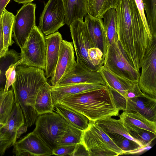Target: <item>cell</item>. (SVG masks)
I'll list each match as a JSON object with an SVG mask.
<instances>
[{"label":"cell","instance_id":"46","mask_svg":"<svg viewBox=\"0 0 156 156\" xmlns=\"http://www.w3.org/2000/svg\"><path fill=\"white\" fill-rule=\"evenodd\" d=\"M35 0H14V1L19 4H25L31 2Z\"/></svg>","mask_w":156,"mask_h":156},{"label":"cell","instance_id":"6","mask_svg":"<svg viewBox=\"0 0 156 156\" xmlns=\"http://www.w3.org/2000/svg\"><path fill=\"white\" fill-rule=\"evenodd\" d=\"M138 83L143 93L156 99V35L152 36L140 65Z\"/></svg>","mask_w":156,"mask_h":156},{"label":"cell","instance_id":"22","mask_svg":"<svg viewBox=\"0 0 156 156\" xmlns=\"http://www.w3.org/2000/svg\"><path fill=\"white\" fill-rule=\"evenodd\" d=\"M66 14V24L69 27L75 20L88 14L86 0H62Z\"/></svg>","mask_w":156,"mask_h":156},{"label":"cell","instance_id":"1","mask_svg":"<svg viewBox=\"0 0 156 156\" xmlns=\"http://www.w3.org/2000/svg\"><path fill=\"white\" fill-rule=\"evenodd\" d=\"M115 9L118 42L129 62L140 71L152 36L145 27L134 0H120Z\"/></svg>","mask_w":156,"mask_h":156},{"label":"cell","instance_id":"17","mask_svg":"<svg viewBox=\"0 0 156 156\" xmlns=\"http://www.w3.org/2000/svg\"><path fill=\"white\" fill-rule=\"evenodd\" d=\"M123 112H138L148 119L156 122V99L147 96L127 99Z\"/></svg>","mask_w":156,"mask_h":156},{"label":"cell","instance_id":"5","mask_svg":"<svg viewBox=\"0 0 156 156\" xmlns=\"http://www.w3.org/2000/svg\"><path fill=\"white\" fill-rule=\"evenodd\" d=\"M20 49V65L37 67L44 70L46 59L45 37L36 25Z\"/></svg>","mask_w":156,"mask_h":156},{"label":"cell","instance_id":"25","mask_svg":"<svg viewBox=\"0 0 156 156\" xmlns=\"http://www.w3.org/2000/svg\"><path fill=\"white\" fill-rule=\"evenodd\" d=\"M119 118L123 124L133 125L156 134V122L148 119L138 112H123Z\"/></svg>","mask_w":156,"mask_h":156},{"label":"cell","instance_id":"24","mask_svg":"<svg viewBox=\"0 0 156 156\" xmlns=\"http://www.w3.org/2000/svg\"><path fill=\"white\" fill-rule=\"evenodd\" d=\"M51 86L47 82L40 88L37 95L35 109L38 115L53 112L54 108L50 88Z\"/></svg>","mask_w":156,"mask_h":156},{"label":"cell","instance_id":"30","mask_svg":"<svg viewBox=\"0 0 156 156\" xmlns=\"http://www.w3.org/2000/svg\"><path fill=\"white\" fill-rule=\"evenodd\" d=\"M20 55L15 50L10 49L0 57V91L4 90L5 87L6 71L11 64L20 59Z\"/></svg>","mask_w":156,"mask_h":156},{"label":"cell","instance_id":"7","mask_svg":"<svg viewBox=\"0 0 156 156\" xmlns=\"http://www.w3.org/2000/svg\"><path fill=\"white\" fill-rule=\"evenodd\" d=\"M77 62L90 70L98 71L89 60L88 51L94 47L88 29L83 19L74 20L69 26Z\"/></svg>","mask_w":156,"mask_h":156},{"label":"cell","instance_id":"14","mask_svg":"<svg viewBox=\"0 0 156 156\" xmlns=\"http://www.w3.org/2000/svg\"><path fill=\"white\" fill-rule=\"evenodd\" d=\"M106 86L94 83H75L61 86H51L50 90L54 105L70 96L102 88Z\"/></svg>","mask_w":156,"mask_h":156},{"label":"cell","instance_id":"16","mask_svg":"<svg viewBox=\"0 0 156 156\" xmlns=\"http://www.w3.org/2000/svg\"><path fill=\"white\" fill-rule=\"evenodd\" d=\"M81 143L88 151L89 156H113L118 154L88 126L83 131Z\"/></svg>","mask_w":156,"mask_h":156},{"label":"cell","instance_id":"40","mask_svg":"<svg viewBox=\"0 0 156 156\" xmlns=\"http://www.w3.org/2000/svg\"><path fill=\"white\" fill-rule=\"evenodd\" d=\"M147 96L141 91L138 83H135L131 87L127 92L125 99L131 98L136 97Z\"/></svg>","mask_w":156,"mask_h":156},{"label":"cell","instance_id":"27","mask_svg":"<svg viewBox=\"0 0 156 156\" xmlns=\"http://www.w3.org/2000/svg\"><path fill=\"white\" fill-rule=\"evenodd\" d=\"M103 24L105 30L107 46L118 41L116 27V12L112 8L103 15Z\"/></svg>","mask_w":156,"mask_h":156},{"label":"cell","instance_id":"21","mask_svg":"<svg viewBox=\"0 0 156 156\" xmlns=\"http://www.w3.org/2000/svg\"><path fill=\"white\" fill-rule=\"evenodd\" d=\"M57 113L73 127L83 131L88 127L89 119L85 115L59 102L54 105Z\"/></svg>","mask_w":156,"mask_h":156},{"label":"cell","instance_id":"28","mask_svg":"<svg viewBox=\"0 0 156 156\" xmlns=\"http://www.w3.org/2000/svg\"><path fill=\"white\" fill-rule=\"evenodd\" d=\"M15 16L5 9L2 15L4 41V55L9 50V48L14 43L12 39V27Z\"/></svg>","mask_w":156,"mask_h":156},{"label":"cell","instance_id":"18","mask_svg":"<svg viewBox=\"0 0 156 156\" xmlns=\"http://www.w3.org/2000/svg\"><path fill=\"white\" fill-rule=\"evenodd\" d=\"M46 43V67L44 70L46 78H51L58 59L61 42L63 38L58 31L45 36Z\"/></svg>","mask_w":156,"mask_h":156},{"label":"cell","instance_id":"39","mask_svg":"<svg viewBox=\"0 0 156 156\" xmlns=\"http://www.w3.org/2000/svg\"><path fill=\"white\" fill-rule=\"evenodd\" d=\"M75 146V145L58 146L52 150V155L71 156Z\"/></svg>","mask_w":156,"mask_h":156},{"label":"cell","instance_id":"23","mask_svg":"<svg viewBox=\"0 0 156 156\" xmlns=\"http://www.w3.org/2000/svg\"><path fill=\"white\" fill-rule=\"evenodd\" d=\"M94 122L107 134H114L123 136L135 142L143 147L139 142L130 136L120 119H116L109 117L97 120Z\"/></svg>","mask_w":156,"mask_h":156},{"label":"cell","instance_id":"13","mask_svg":"<svg viewBox=\"0 0 156 156\" xmlns=\"http://www.w3.org/2000/svg\"><path fill=\"white\" fill-rule=\"evenodd\" d=\"M12 152L16 156H50L52 150L33 131L16 141Z\"/></svg>","mask_w":156,"mask_h":156},{"label":"cell","instance_id":"42","mask_svg":"<svg viewBox=\"0 0 156 156\" xmlns=\"http://www.w3.org/2000/svg\"><path fill=\"white\" fill-rule=\"evenodd\" d=\"M89 156L88 151L84 145L81 142L75 145L74 151L71 156Z\"/></svg>","mask_w":156,"mask_h":156},{"label":"cell","instance_id":"43","mask_svg":"<svg viewBox=\"0 0 156 156\" xmlns=\"http://www.w3.org/2000/svg\"><path fill=\"white\" fill-rule=\"evenodd\" d=\"M4 41L2 16H0V57L4 55Z\"/></svg>","mask_w":156,"mask_h":156},{"label":"cell","instance_id":"19","mask_svg":"<svg viewBox=\"0 0 156 156\" xmlns=\"http://www.w3.org/2000/svg\"><path fill=\"white\" fill-rule=\"evenodd\" d=\"M84 22L94 47L98 48L101 51L104 58L107 43L103 20L102 19L94 17L87 14L85 16Z\"/></svg>","mask_w":156,"mask_h":156},{"label":"cell","instance_id":"44","mask_svg":"<svg viewBox=\"0 0 156 156\" xmlns=\"http://www.w3.org/2000/svg\"><path fill=\"white\" fill-rule=\"evenodd\" d=\"M10 0H0V16L2 15L6 6Z\"/></svg>","mask_w":156,"mask_h":156},{"label":"cell","instance_id":"8","mask_svg":"<svg viewBox=\"0 0 156 156\" xmlns=\"http://www.w3.org/2000/svg\"><path fill=\"white\" fill-rule=\"evenodd\" d=\"M103 65L121 77L138 82L140 71L136 70L129 62L118 41L107 46Z\"/></svg>","mask_w":156,"mask_h":156},{"label":"cell","instance_id":"38","mask_svg":"<svg viewBox=\"0 0 156 156\" xmlns=\"http://www.w3.org/2000/svg\"><path fill=\"white\" fill-rule=\"evenodd\" d=\"M112 93L116 108L124 111L126 105V99L119 93L113 88L106 86Z\"/></svg>","mask_w":156,"mask_h":156},{"label":"cell","instance_id":"41","mask_svg":"<svg viewBox=\"0 0 156 156\" xmlns=\"http://www.w3.org/2000/svg\"><path fill=\"white\" fill-rule=\"evenodd\" d=\"M134 0L145 27L148 30L150 31L147 23L145 13L144 6L142 0Z\"/></svg>","mask_w":156,"mask_h":156},{"label":"cell","instance_id":"32","mask_svg":"<svg viewBox=\"0 0 156 156\" xmlns=\"http://www.w3.org/2000/svg\"><path fill=\"white\" fill-rule=\"evenodd\" d=\"M148 25L152 36L156 35V0H142Z\"/></svg>","mask_w":156,"mask_h":156},{"label":"cell","instance_id":"3","mask_svg":"<svg viewBox=\"0 0 156 156\" xmlns=\"http://www.w3.org/2000/svg\"><path fill=\"white\" fill-rule=\"evenodd\" d=\"M59 103L80 113L90 121L119 115L107 87L69 96Z\"/></svg>","mask_w":156,"mask_h":156},{"label":"cell","instance_id":"4","mask_svg":"<svg viewBox=\"0 0 156 156\" xmlns=\"http://www.w3.org/2000/svg\"><path fill=\"white\" fill-rule=\"evenodd\" d=\"M73 126L60 115L53 112L39 115L33 132L52 151Z\"/></svg>","mask_w":156,"mask_h":156},{"label":"cell","instance_id":"20","mask_svg":"<svg viewBox=\"0 0 156 156\" xmlns=\"http://www.w3.org/2000/svg\"><path fill=\"white\" fill-rule=\"evenodd\" d=\"M106 85L115 89L125 98L128 90L136 82L121 77L111 71L104 65L98 71Z\"/></svg>","mask_w":156,"mask_h":156},{"label":"cell","instance_id":"33","mask_svg":"<svg viewBox=\"0 0 156 156\" xmlns=\"http://www.w3.org/2000/svg\"><path fill=\"white\" fill-rule=\"evenodd\" d=\"M123 152H128L135 151L142 147L135 142L129 140L124 136L114 134H107Z\"/></svg>","mask_w":156,"mask_h":156},{"label":"cell","instance_id":"10","mask_svg":"<svg viewBox=\"0 0 156 156\" xmlns=\"http://www.w3.org/2000/svg\"><path fill=\"white\" fill-rule=\"evenodd\" d=\"M36 4L32 2L24 4L15 16L12 37L20 48L36 25Z\"/></svg>","mask_w":156,"mask_h":156},{"label":"cell","instance_id":"36","mask_svg":"<svg viewBox=\"0 0 156 156\" xmlns=\"http://www.w3.org/2000/svg\"><path fill=\"white\" fill-rule=\"evenodd\" d=\"M88 55L89 61L98 70L103 65V55L98 48L93 47L89 48L88 51Z\"/></svg>","mask_w":156,"mask_h":156},{"label":"cell","instance_id":"2","mask_svg":"<svg viewBox=\"0 0 156 156\" xmlns=\"http://www.w3.org/2000/svg\"><path fill=\"white\" fill-rule=\"evenodd\" d=\"M47 82L44 70L38 68L18 66L16 80L12 85L15 103L21 108L27 127L34 124L39 116L35 109L37 95L41 87Z\"/></svg>","mask_w":156,"mask_h":156},{"label":"cell","instance_id":"9","mask_svg":"<svg viewBox=\"0 0 156 156\" xmlns=\"http://www.w3.org/2000/svg\"><path fill=\"white\" fill-rule=\"evenodd\" d=\"M65 24L66 14L62 0H48L39 18V29L46 36L58 31Z\"/></svg>","mask_w":156,"mask_h":156},{"label":"cell","instance_id":"29","mask_svg":"<svg viewBox=\"0 0 156 156\" xmlns=\"http://www.w3.org/2000/svg\"><path fill=\"white\" fill-rule=\"evenodd\" d=\"M15 104L14 93L11 89L6 93L0 91V123L5 124Z\"/></svg>","mask_w":156,"mask_h":156},{"label":"cell","instance_id":"45","mask_svg":"<svg viewBox=\"0 0 156 156\" xmlns=\"http://www.w3.org/2000/svg\"><path fill=\"white\" fill-rule=\"evenodd\" d=\"M27 126L25 125H24L21 126L19 129L17 133V138H19L22 134L27 131Z\"/></svg>","mask_w":156,"mask_h":156},{"label":"cell","instance_id":"12","mask_svg":"<svg viewBox=\"0 0 156 156\" xmlns=\"http://www.w3.org/2000/svg\"><path fill=\"white\" fill-rule=\"evenodd\" d=\"M76 63L72 42L62 40L56 65L50 83L51 86L58 85L61 80L72 70Z\"/></svg>","mask_w":156,"mask_h":156},{"label":"cell","instance_id":"15","mask_svg":"<svg viewBox=\"0 0 156 156\" xmlns=\"http://www.w3.org/2000/svg\"><path fill=\"white\" fill-rule=\"evenodd\" d=\"M83 83H97L106 85L103 78L98 71L88 69L76 62L71 72L56 86Z\"/></svg>","mask_w":156,"mask_h":156},{"label":"cell","instance_id":"35","mask_svg":"<svg viewBox=\"0 0 156 156\" xmlns=\"http://www.w3.org/2000/svg\"><path fill=\"white\" fill-rule=\"evenodd\" d=\"M83 131L73 126L62 137L58 146L76 145L81 143Z\"/></svg>","mask_w":156,"mask_h":156},{"label":"cell","instance_id":"37","mask_svg":"<svg viewBox=\"0 0 156 156\" xmlns=\"http://www.w3.org/2000/svg\"><path fill=\"white\" fill-rule=\"evenodd\" d=\"M22 60L20 59L16 62L11 64L7 69L5 72L6 81L4 90V93L7 92L10 86L12 85L16 80V68L20 65Z\"/></svg>","mask_w":156,"mask_h":156},{"label":"cell","instance_id":"11","mask_svg":"<svg viewBox=\"0 0 156 156\" xmlns=\"http://www.w3.org/2000/svg\"><path fill=\"white\" fill-rule=\"evenodd\" d=\"M25 124L22 111L17 103H15L6 122L0 127V155H4L6 151L17 140L19 129Z\"/></svg>","mask_w":156,"mask_h":156},{"label":"cell","instance_id":"48","mask_svg":"<svg viewBox=\"0 0 156 156\" xmlns=\"http://www.w3.org/2000/svg\"></svg>","mask_w":156,"mask_h":156},{"label":"cell","instance_id":"47","mask_svg":"<svg viewBox=\"0 0 156 156\" xmlns=\"http://www.w3.org/2000/svg\"><path fill=\"white\" fill-rule=\"evenodd\" d=\"M4 124H2L1 123H0V127H1L3 125H4Z\"/></svg>","mask_w":156,"mask_h":156},{"label":"cell","instance_id":"26","mask_svg":"<svg viewBox=\"0 0 156 156\" xmlns=\"http://www.w3.org/2000/svg\"><path fill=\"white\" fill-rule=\"evenodd\" d=\"M120 0H86L87 14L92 16L102 19L107 11L116 8Z\"/></svg>","mask_w":156,"mask_h":156},{"label":"cell","instance_id":"34","mask_svg":"<svg viewBox=\"0 0 156 156\" xmlns=\"http://www.w3.org/2000/svg\"><path fill=\"white\" fill-rule=\"evenodd\" d=\"M88 126L105 142L108 146L118 155L123 153L110 139L109 137L94 122L89 120Z\"/></svg>","mask_w":156,"mask_h":156},{"label":"cell","instance_id":"31","mask_svg":"<svg viewBox=\"0 0 156 156\" xmlns=\"http://www.w3.org/2000/svg\"><path fill=\"white\" fill-rule=\"evenodd\" d=\"M123 124L130 136L139 142L143 147L150 144L156 138V134L151 131L133 125Z\"/></svg>","mask_w":156,"mask_h":156}]
</instances>
